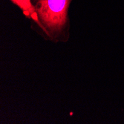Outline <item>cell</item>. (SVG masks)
Wrapping results in <instances>:
<instances>
[{
  "instance_id": "6da1fadb",
  "label": "cell",
  "mask_w": 124,
  "mask_h": 124,
  "mask_svg": "<svg viewBox=\"0 0 124 124\" xmlns=\"http://www.w3.org/2000/svg\"><path fill=\"white\" fill-rule=\"evenodd\" d=\"M71 0H34L39 26L51 39L63 35Z\"/></svg>"
},
{
  "instance_id": "7a4b0ae2",
  "label": "cell",
  "mask_w": 124,
  "mask_h": 124,
  "mask_svg": "<svg viewBox=\"0 0 124 124\" xmlns=\"http://www.w3.org/2000/svg\"><path fill=\"white\" fill-rule=\"evenodd\" d=\"M10 1L21 9L23 14L27 18L34 21L39 25V22L38 19V15L35 6L33 5L31 0H10Z\"/></svg>"
}]
</instances>
